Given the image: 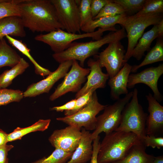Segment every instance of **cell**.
Segmentation results:
<instances>
[{
  "label": "cell",
  "instance_id": "cell-41",
  "mask_svg": "<svg viewBox=\"0 0 163 163\" xmlns=\"http://www.w3.org/2000/svg\"><path fill=\"white\" fill-rule=\"evenodd\" d=\"M8 134L0 129V146L8 142Z\"/></svg>",
  "mask_w": 163,
  "mask_h": 163
},
{
  "label": "cell",
  "instance_id": "cell-6",
  "mask_svg": "<svg viewBox=\"0 0 163 163\" xmlns=\"http://www.w3.org/2000/svg\"><path fill=\"white\" fill-rule=\"evenodd\" d=\"M162 13H152L139 16H128L122 26L126 32L128 40L124 60L126 62L132 57V51L148 26L158 24L163 18Z\"/></svg>",
  "mask_w": 163,
  "mask_h": 163
},
{
  "label": "cell",
  "instance_id": "cell-17",
  "mask_svg": "<svg viewBox=\"0 0 163 163\" xmlns=\"http://www.w3.org/2000/svg\"><path fill=\"white\" fill-rule=\"evenodd\" d=\"M132 67L127 62L125 63L118 72L109 80L108 84L110 88V95L113 100L117 101L120 98V95L128 93L127 85Z\"/></svg>",
  "mask_w": 163,
  "mask_h": 163
},
{
  "label": "cell",
  "instance_id": "cell-27",
  "mask_svg": "<svg viewBox=\"0 0 163 163\" xmlns=\"http://www.w3.org/2000/svg\"><path fill=\"white\" fill-rule=\"evenodd\" d=\"M29 65L23 58L15 66L4 71L0 75V89L6 88L12 83L13 79L23 73Z\"/></svg>",
  "mask_w": 163,
  "mask_h": 163
},
{
  "label": "cell",
  "instance_id": "cell-31",
  "mask_svg": "<svg viewBox=\"0 0 163 163\" xmlns=\"http://www.w3.org/2000/svg\"><path fill=\"white\" fill-rule=\"evenodd\" d=\"M146 0H113V2L119 5L128 16H131L132 14L137 13L142 9Z\"/></svg>",
  "mask_w": 163,
  "mask_h": 163
},
{
  "label": "cell",
  "instance_id": "cell-26",
  "mask_svg": "<svg viewBox=\"0 0 163 163\" xmlns=\"http://www.w3.org/2000/svg\"><path fill=\"white\" fill-rule=\"evenodd\" d=\"M5 37L12 46L26 56L33 63L34 66L35 72L36 74L44 77L48 76L52 72L41 66L37 62L30 53V49L27 48L25 43L9 35H6Z\"/></svg>",
  "mask_w": 163,
  "mask_h": 163
},
{
  "label": "cell",
  "instance_id": "cell-39",
  "mask_svg": "<svg viewBox=\"0 0 163 163\" xmlns=\"http://www.w3.org/2000/svg\"><path fill=\"white\" fill-rule=\"evenodd\" d=\"M100 136H98L93 140V153L91 159L90 163H98L97 157L100 148Z\"/></svg>",
  "mask_w": 163,
  "mask_h": 163
},
{
  "label": "cell",
  "instance_id": "cell-37",
  "mask_svg": "<svg viewBox=\"0 0 163 163\" xmlns=\"http://www.w3.org/2000/svg\"><path fill=\"white\" fill-rule=\"evenodd\" d=\"M111 0H91V10L93 19L100 12L102 8Z\"/></svg>",
  "mask_w": 163,
  "mask_h": 163
},
{
  "label": "cell",
  "instance_id": "cell-19",
  "mask_svg": "<svg viewBox=\"0 0 163 163\" xmlns=\"http://www.w3.org/2000/svg\"><path fill=\"white\" fill-rule=\"evenodd\" d=\"M24 27L21 18L11 16L0 20V40L6 35L21 37L26 35Z\"/></svg>",
  "mask_w": 163,
  "mask_h": 163
},
{
  "label": "cell",
  "instance_id": "cell-1",
  "mask_svg": "<svg viewBox=\"0 0 163 163\" xmlns=\"http://www.w3.org/2000/svg\"><path fill=\"white\" fill-rule=\"evenodd\" d=\"M18 5L24 27L32 32L63 30L51 0H22Z\"/></svg>",
  "mask_w": 163,
  "mask_h": 163
},
{
  "label": "cell",
  "instance_id": "cell-25",
  "mask_svg": "<svg viewBox=\"0 0 163 163\" xmlns=\"http://www.w3.org/2000/svg\"><path fill=\"white\" fill-rule=\"evenodd\" d=\"M163 61V40L158 38L155 46L148 52L142 62L132 66L131 72L135 73L140 68L147 65Z\"/></svg>",
  "mask_w": 163,
  "mask_h": 163
},
{
  "label": "cell",
  "instance_id": "cell-11",
  "mask_svg": "<svg viewBox=\"0 0 163 163\" xmlns=\"http://www.w3.org/2000/svg\"><path fill=\"white\" fill-rule=\"evenodd\" d=\"M125 51L120 40L113 41L97 56L101 68L106 69L109 78L115 75L126 63L124 60Z\"/></svg>",
  "mask_w": 163,
  "mask_h": 163
},
{
  "label": "cell",
  "instance_id": "cell-21",
  "mask_svg": "<svg viewBox=\"0 0 163 163\" xmlns=\"http://www.w3.org/2000/svg\"><path fill=\"white\" fill-rule=\"evenodd\" d=\"M142 140L133 145L121 159L112 163H152L154 157L147 154Z\"/></svg>",
  "mask_w": 163,
  "mask_h": 163
},
{
  "label": "cell",
  "instance_id": "cell-3",
  "mask_svg": "<svg viewBox=\"0 0 163 163\" xmlns=\"http://www.w3.org/2000/svg\"><path fill=\"white\" fill-rule=\"evenodd\" d=\"M141 140L131 132L114 131L105 134L100 143L98 163H112L121 159L133 145Z\"/></svg>",
  "mask_w": 163,
  "mask_h": 163
},
{
  "label": "cell",
  "instance_id": "cell-30",
  "mask_svg": "<svg viewBox=\"0 0 163 163\" xmlns=\"http://www.w3.org/2000/svg\"><path fill=\"white\" fill-rule=\"evenodd\" d=\"M23 93L19 90L0 89V106L20 101L24 97Z\"/></svg>",
  "mask_w": 163,
  "mask_h": 163
},
{
  "label": "cell",
  "instance_id": "cell-40",
  "mask_svg": "<svg viewBox=\"0 0 163 163\" xmlns=\"http://www.w3.org/2000/svg\"><path fill=\"white\" fill-rule=\"evenodd\" d=\"M76 101V99L72 100L62 105L51 108L50 110H55L57 112H62L72 110L75 106Z\"/></svg>",
  "mask_w": 163,
  "mask_h": 163
},
{
  "label": "cell",
  "instance_id": "cell-23",
  "mask_svg": "<svg viewBox=\"0 0 163 163\" xmlns=\"http://www.w3.org/2000/svg\"><path fill=\"white\" fill-rule=\"evenodd\" d=\"M50 122V119H40L30 126L24 128L17 127L8 134V142L21 139L24 136L32 132L44 131L48 129Z\"/></svg>",
  "mask_w": 163,
  "mask_h": 163
},
{
  "label": "cell",
  "instance_id": "cell-42",
  "mask_svg": "<svg viewBox=\"0 0 163 163\" xmlns=\"http://www.w3.org/2000/svg\"><path fill=\"white\" fill-rule=\"evenodd\" d=\"M158 38H162L163 36V19L158 24Z\"/></svg>",
  "mask_w": 163,
  "mask_h": 163
},
{
  "label": "cell",
  "instance_id": "cell-32",
  "mask_svg": "<svg viewBox=\"0 0 163 163\" xmlns=\"http://www.w3.org/2000/svg\"><path fill=\"white\" fill-rule=\"evenodd\" d=\"M163 0H146L142 9L134 14L139 16L152 13H162Z\"/></svg>",
  "mask_w": 163,
  "mask_h": 163
},
{
  "label": "cell",
  "instance_id": "cell-36",
  "mask_svg": "<svg viewBox=\"0 0 163 163\" xmlns=\"http://www.w3.org/2000/svg\"><path fill=\"white\" fill-rule=\"evenodd\" d=\"M145 145L155 148L160 149L163 146V138L146 135L142 139Z\"/></svg>",
  "mask_w": 163,
  "mask_h": 163
},
{
  "label": "cell",
  "instance_id": "cell-10",
  "mask_svg": "<svg viewBox=\"0 0 163 163\" xmlns=\"http://www.w3.org/2000/svg\"><path fill=\"white\" fill-rule=\"evenodd\" d=\"M90 72L89 68H84L77 60H73L70 71L66 73L63 81L50 96V100L53 101L69 92H78Z\"/></svg>",
  "mask_w": 163,
  "mask_h": 163
},
{
  "label": "cell",
  "instance_id": "cell-7",
  "mask_svg": "<svg viewBox=\"0 0 163 163\" xmlns=\"http://www.w3.org/2000/svg\"><path fill=\"white\" fill-rule=\"evenodd\" d=\"M133 94V91L130 92L113 104L107 105L103 113L97 117L96 127L91 134L93 140L103 132L107 134L116 130L120 125L122 112L131 100Z\"/></svg>",
  "mask_w": 163,
  "mask_h": 163
},
{
  "label": "cell",
  "instance_id": "cell-4",
  "mask_svg": "<svg viewBox=\"0 0 163 163\" xmlns=\"http://www.w3.org/2000/svg\"><path fill=\"white\" fill-rule=\"evenodd\" d=\"M133 92L130 101L124 107L120 125L115 131L133 133L142 139L146 135L148 114L139 102L138 90L135 88Z\"/></svg>",
  "mask_w": 163,
  "mask_h": 163
},
{
  "label": "cell",
  "instance_id": "cell-2",
  "mask_svg": "<svg viewBox=\"0 0 163 163\" xmlns=\"http://www.w3.org/2000/svg\"><path fill=\"white\" fill-rule=\"evenodd\" d=\"M126 37L124 28H123L116 31H111L98 40L85 42H72L64 51L52 55L54 59L60 63L69 60H78L80 65L84 66L85 60L97 53L98 50L104 45L113 41H120Z\"/></svg>",
  "mask_w": 163,
  "mask_h": 163
},
{
  "label": "cell",
  "instance_id": "cell-33",
  "mask_svg": "<svg viewBox=\"0 0 163 163\" xmlns=\"http://www.w3.org/2000/svg\"><path fill=\"white\" fill-rule=\"evenodd\" d=\"M91 0H79L81 28L93 20L91 10Z\"/></svg>",
  "mask_w": 163,
  "mask_h": 163
},
{
  "label": "cell",
  "instance_id": "cell-12",
  "mask_svg": "<svg viewBox=\"0 0 163 163\" xmlns=\"http://www.w3.org/2000/svg\"><path fill=\"white\" fill-rule=\"evenodd\" d=\"M81 128L72 126L55 130L48 140L55 149L73 152L77 147L82 136Z\"/></svg>",
  "mask_w": 163,
  "mask_h": 163
},
{
  "label": "cell",
  "instance_id": "cell-18",
  "mask_svg": "<svg viewBox=\"0 0 163 163\" xmlns=\"http://www.w3.org/2000/svg\"><path fill=\"white\" fill-rule=\"evenodd\" d=\"M81 132L78 146L66 163H86L91 158L93 150L91 133L84 128Z\"/></svg>",
  "mask_w": 163,
  "mask_h": 163
},
{
  "label": "cell",
  "instance_id": "cell-8",
  "mask_svg": "<svg viewBox=\"0 0 163 163\" xmlns=\"http://www.w3.org/2000/svg\"><path fill=\"white\" fill-rule=\"evenodd\" d=\"M107 105L99 102L95 91L89 102L82 109L71 115L57 118L56 120L69 126L83 127L88 131L94 130L96 124L97 115Z\"/></svg>",
  "mask_w": 163,
  "mask_h": 163
},
{
  "label": "cell",
  "instance_id": "cell-28",
  "mask_svg": "<svg viewBox=\"0 0 163 163\" xmlns=\"http://www.w3.org/2000/svg\"><path fill=\"white\" fill-rule=\"evenodd\" d=\"M21 0H0V20L11 16L20 17L18 5Z\"/></svg>",
  "mask_w": 163,
  "mask_h": 163
},
{
  "label": "cell",
  "instance_id": "cell-43",
  "mask_svg": "<svg viewBox=\"0 0 163 163\" xmlns=\"http://www.w3.org/2000/svg\"><path fill=\"white\" fill-rule=\"evenodd\" d=\"M152 163H163V155L154 157Z\"/></svg>",
  "mask_w": 163,
  "mask_h": 163
},
{
  "label": "cell",
  "instance_id": "cell-5",
  "mask_svg": "<svg viewBox=\"0 0 163 163\" xmlns=\"http://www.w3.org/2000/svg\"><path fill=\"white\" fill-rule=\"evenodd\" d=\"M117 30L114 27L109 28H99L97 30L93 32L78 34L69 33L59 29L46 34L38 35L35 37L34 39L48 44L54 53H56L67 49L75 40L88 37L97 40L102 38L103 32L105 31Z\"/></svg>",
  "mask_w": 163,
  "mask_h": 163
},
{
  "label": "cell",
  "instance_id": "cell-9",
  "mask_svg": "<svg viewBox=\"0 0 163 163\" xmlns=\"http://www.w3.org/2000/svg\"><path fill=\"white\" fill-rule=\"evenodd\" d=\"M56 9L63 30L71 33H81L79 0H51Z\"/></svg>",
  "mask_w": 163,
  "mask_h": 163
},
{
  "label": "cell",
  "instance_id": "cell-15",
  "mask_svg": "<svg viewBox=\"0 0 163 163\" xmlns=\"http://www.w3.org/2000/svg\"><path fill=\"white\" fill-rule=\"evenodd\" d=\"M145 97L149 104L145 131L146 135L158 137L163 131V106L151 93Z\"/></svg>",
  "mask_w": 163,
  "mask_h": 163
},
{
  "label": "cell",
  "instance_id": "cell-14",
  "mask_svg": "<svg viewBox=\"0 0 163 163\" xmlns=\"http://www.w3.org/2000/svg\"><path fill=\"white\" fill-rule=\"evenodd\" d=\"M72 62L73 60H69L60 63L56 69L45 78L29 86L23 93L24 97H35L43 93H48L55 83L64 77Z\"/></svg>",
  "mask_w": 163,
  "mask_h": 163
},
{
  "label": "cell",
  "instance_id": "cell-16",
  "mask_svg": "<svg viewBox=\"0 0 163 163\" xmlns=\"http://www.w3.org/2000/svg\"><path fill=\"white\" fill-rule=\"evenodd\" d=\"M90 72L87 76V80L84 86L77 92L75 98L85 94L91 89L95 90L99 88H104L109 78L108 74L103 72L97 60L90 59L87 62Z\"/></svg>",
  "mask_w": 163,
  "mask_h": 163
},
{
  "label": "cell",
  "instance_id": "cell-22",
  "mask_svg": "<svg viewBox=\"0 0 163 163\" xmlns=\"http://www.w3.org/2000/svg\"><path fill=\"white\" fill-rule=\"evenodd\" d=\"M157 29L158 24L143 34L132 51V57L139 60L144 56L145 51H149L153 41L158 38Z\"/></svg>",
  "mask_w": 163,
  "mask_h": 163
},
{
  "label": "cell",
  "instance_id": "cell-34",
  "mask_svg": "<svg viewBox=\"0 0 163 163\" xmlns=\"http://www.w3.org/2000/svg\"><path fill=\"white\" fill-rule=\"evenodd\" d=\"M126 13L123 9L118 4L111 1L107 3L99 14L93 19L106 16H114Z\"/></svg>",
  "mask_w": 163,
  "mask_h": 163
},
{
  "label": "cell",
  "instance_id": "cell-29",
  "mask_svg": "<svg viewBox=\"0 0 163 163\" xmlns=\"http://www.w3.org/2000/svg\"><path fill=\"white\" fill-rule=\"evenodd\" d=\"M73 152H67L56 148L49 156L44 157L32 163H66Z\"/></svg>",
  "mask_w": 163,
  "mask_h": 163
},
{
  "label": "cell",
  "instance_id": "cell-38",
  "mask_svg": "<svg viewBox=\"0 0 163 163\" xmlns=\"http://www.w3.org/2000/svg\"><path fill=\"white\" fill-rule=\"evenodd\" d=\"M13 147V145L7 144L0 146V163H8V153Z\"/></svg>",
  "mask_w": 163,
  "mask_h": 163
},
{
  "label": "cell",
  "instance_id": "cell-13",
  "mask_svg": "<svg viewBox=\"0 0 163 163\" xmlns=\"http://www.w3.org/2000/svg\"><path fill=\"white\" fill-rule=\"evenodd\" d=\"M163 74V64H160L157 66L151 67L140 72L130 74L127 88L131 89L136 84H145L152 89L154 93V97L158 102H161L162 100L163 96L158 90V82Z\"/></svg>",
  "mask_w": 163,
  "mask_h": 163
},
{
  "label": "cell",
  "instance_id": "cell-24",
  "mask_svg": "<svg viewBox=\"0 0 163 163\" xmlns=\"http://www.w3.org/2000/svg\"><path fill=\"white\" fill-rule=\"evenodd\" d=\"M21 58L4 38L0 40V69L6 66L13 67L19 63Z\"/></svg>",
  "mask_w": 163,
  "mask_h": 163
},
{
  "label": "cell",
  "instance_id": "cell-20",
  "mask_svg": "<svg viewBox=\"0 0 163 163\" xmlns=\"http://www.w3.org/2000/svg\"><path fill=\"white\" fill-rule=\"evenodd\" d=\"M128 16L126 13L114 16H106L93 19L81 28V30L85 33H90L95 31L97 27L109 28L114 27L117 24L122 26Z\"/></svg>",
  "mask_w": 163,
  "mask_h": 163
},
{
  "label": "cell",
  "instance_id": "cell-35",
  "mask_svg": "<svg viewBox=\"0 0 163 163\" xmlns=\"http://www.w3.org/2000/svg\"><path fill=\"white\" fill-rule=\"evenodd\" d=\"M95 91V90L91 89L85 94L76 98L74 108L72 110L65 111L64 114L65 116L73 115L85 107L91 100L93 93Z\"/></svg>",
  "mask_w": 163,
  "mask_h": 163
}]
</instances>
